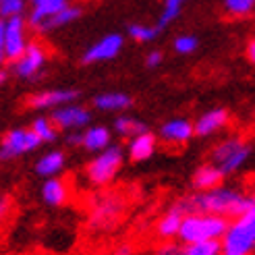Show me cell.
Returning <instances> with one entry per match:
<instances>
[{
	"label": "cell",
	"mask_w": 255,
	"mask_h": 255,
	"mask_svg": "<svg viewBox=\"0 0 255 255\" xmlns=\"http://www.w3.org/2000/svg\"><path fill=\"white\" fill-rule=\"evenodd\" d=\"M42 145L40 137H37L31 127H19V129H10L0 137V162H12L23 156L31 154Z\"/></svg>",
	"instance_id": "6"
},
{
	"label": "cell",
	"mask_w": 255,
	"mask_h": 255,
	"mask_svg": "<svg viewBox=\"0 0 255 255\" xmlns=\"http://www.w3.org/2000/svg\"><path fill=\"white\" fill-rule=\"evenodd\" d=\"M27 10V0H0V17L12 19V17H23Z\"/></svg>",
	"instance_id": "29"
},
{
	"label": "cell",
	"mask_w": 255,
	"mask_h": 255,
	"mask_svg": "<svg viewBox=\"0 0 255 255\" xmlns=\"http://www.w3.org/2000/svg\"><path fill=\"white\" fill-rule=\"evenodd\" d=\"M228 222L231 220L218 214L191 212V214H185L176 239L183 245L201 243V241H220L228 228Z\"/></svg>",
	"instance_id": "3"
},
{
	"label": "cell",
	"mask_w": 255,
	"mask_h": 255,
	"mask_svg": "<svg viewBox=\"0 0 255 255\" xmlns=\"http://www.w3.org/2000/svg\"><path fill=\"white\" fill-rule=\"evenodd\" d=\"M245 56H247V60L251 62V65H255V37H251V40L247 42V46H245Z\"/></svg>",
	"instance_id": "38"
},
{
	"label": "cell",
	"mask_w": 255,
	"mask_h": 255,
	"mask_svg": "<svg viewBox=\"0 0 255 255\" xmlns=\"http://www.w3.org/2000/svg\"><path fill=\"white\" fill-rule=\"evenodd\" d=\"M154 255H187V247L181 243V241H162V243L156 247Z\"/></svg>",
	"instance_id": "32"
},
{
	"label": "cell",
	"mask_w": 255,
	"mask_h": 255,
	"mask_svg": "<svg viewBox=\"0 0 255 255\" xmlns=\"http://www.w3.org/2000/svg\"><path fill=\"white\" fill-rule=\"evenodd\" d=\"M4 31H6V19L0 17V65L6 60V54H4Z\"/></svg>",
	"instance_id": "36"
},
{
	"label": "cell",
	"mask_w": 255,
	"mask_h": 255,
	"mask_svg": "<svg viewBox=\"0 0 255 255\" xmlns=\"http://www.w3.org/2000/svg\"><path fill=\"white\" fill-rule=\"evenodd\" d=\"M220 255H255V206L228 222L220 239Z\"/></svg>",
	"instance_id": "4"
},
{
	"label": "cell",
	"mask_w": 255,
	"mask_h": 255,
	"mask_svg": "<svg viewBox=\"0 0 255 255\" xmlns=\"http://www.w3.org/2000/svg\"><path fill=\"white\" fill-rule=\"evenodd\" d=\"M67 166V154L62 149H48L44 154L35 160L33 170L37 176L42 178H52L58 176Z\"/></svg>",
	"instance_id": "17"
},
{
	"label": "cell",
	"mask_w": 255,
	"mask_h": 255,
	"mask_svg": "<svg viewBox=\"0 0 255 255\" xmlns=\"http://www.w3.org/2000/svg\"><path fill=\"white\" fill-rule=\"evenodd\" d=\"M164 62V54H162V50H151V52H147L145 54V67L149 69V71H154V69H158L160 65Z\"/></svg>",
	"instance_id": "33"
},
{
	"label": "cell",
	"mask_w": 255,
	"mask_h": 255,
	"mask_svg": "<svg viewBox=\"0 0 255 255\" xmlns=\"http://www.w3.org/2000/svg\"><path fill=\"white\" fill-rule=\"evenodd\" d=\"M197 48H199V40L195 35H191V33H181V35H176L172 40V50L176 54H181V56L193 54Z\"/></svg>",
	"instance_id": "28"
},
{
	"label": "cell",
	"mask_w": 255,
	"mask_h": 255,
	"mask_svg": "<svg viewBox=\"0 0 255 255\" xmlns=\"http://www.w3.org/2000/svg\"><path fill=\"white\" fill-rule=\"evenodd\" d=\"M125 208V201L117 193H104L92 203L89 210V226L96 231H108L121 220V214Z\"/></svg>",
	"instance_id": "8"
},
{
	"label": "cell",
	"mask_w": 255,
	"mask_h": 255,
	"mask_svg": "<svg viewBox=\"0 0 255 255\" xmlns=\"http://www.w3.org/2000/svg\"><path fill=\"white\" fill-rule=\"evenodd\" d=\"M112 255H135V251H133V247L129 243H121V245L114 247Z\"/></svg>",
	"instance_id": "37"
},
{
	"label": "cell",
	"mask_w": 255,
	"mask_h": 255,
	"mask_svg": "<svg viewBox=\"0 0 255 255\" xmlns=\"http://www.w3.org/2000/svg\"><path fill=\"white\" fill-rule=\"evenodd\" d=\"M81 15H83V6L71 2L69 6H65L62 10H58L56 15H52L50 19H46L44 23H40L33 31H35L37 35L54 33V31H58V29H62V27H67V25H71V23H75V21H79Z\"/></svg>",
	"instance_id": "15"
},
{
	"label": "cell",
	"mask_w": 255,
	"mask_h": 255,
	"mask_svg": "<svg viewBox=\"0 0 255 255\" xmlns=\"http://www.w3.org/2000/svg\"><path fill=\"white\" fill-rule=\"evenodd\" d=\"M193 137H195L193 121L183 119V117H176V119H170L166 123H162L160 131H158V139L166 147H183Z\"/></svg>",
	"instance_id": "13"
},
{
	"label": "cell",
	"mask_w": 255,
	"mask_h": 255,
	"mask_svg": "<svg viewBox=\"0 0 255 255\" xmlns=\"http://www.w3.org/2000/svg\"><path fill=\"white\" fill-rule=\"evenodd\" d=\"M222 8L228 17L245 19L255 10V0H222Z\"/></svg>",
	"instance_id": "27"
},
{
	"label": "cell",
	"mask_w": 255,
	"mask_h": 255,
	"mask_svg": "<svg viewBox=\"0 0 255 255\" xmlns=\"http://www.w3.org/2000/svg\"><path fill=\"white\" fill-rule=\"evenodd\" d=\"M125 48V35L121 33H108L104 37H100L98 42H94L89 46L83 56L81 62L83 65H100V62H108L114 60Z\"/></svg>",
	"instance_id": "11"
},
{
	"label": "cell",
	"mask_w": 255,
	"mask_h": 255,
	"mask_svg": "<svg viewBox=\"0 0 255 255\" xmlns=\"http://www.w3.org/2000/svg\"><path fill=\"white\" fill-rule=\"evenodd\" d=\"M249 195H251V199H253V203H255V187L251 189V193H249Z\"/></svg>",
	"instance_id": "41"
},
{
	"label": "cell",
	"mask_w": 255,
	"mask_h": 255,
	"mask_svg": "<svg viewBox=\"0 0 255 255\" xmlns=\"http://www.w3.org/2000/svg\"><path fill=\"white\" fill-rule=\"evenodd\" d=\"M253 154L255 147L249 139L243 135H228L210 149V162L216 164L224 176H233L247 166Z\"/></svg>",
	"instance_id": "2"
},
{
	"label": "cell",
	"mask_w": 255,
	"mask_h": 255,
	"mask_svg": "<svg viewBox=\"0 0 255 255\" xmlns=\"http://www.w3.org/2000/svg\"><path fill=\"white\" fill-rule=\"evenodd\" d=\"M158 141L160 139L154 133H149V131L139 133L127 141V156H129L131 162H145L156 154Z\"/></svg>",
	"instance_id": "16"
},
{
	"label": "cell",
	"mask_w": 255,
	"mask_h": 255,
	"mask_svg": "<svg viewBox=\"0 0 255 255\" xmlns=\"http://www.w3.org/2000/svg\"><path fill=\"white\" fill-rule=\"evenodd\" d=\"M40 195H42L46 206L60 208V206H65L67 199H69V185H67L65 178H60V176L46 178L44 185H42Z\"/></svg>",
	"instance_id": "23"
},
{
	"label": "cell",
	"mask_w": 255,
	"mask_h": 255,
	"mask_svg": "<svg viewBox=\"0 0 255 255\" xmlns=\"http://www.w3.org/2000/svg\"><path fill=\"white\" fill-rule=\"evenodd\" d=\"M29 15H27V23L31 31L37 27L40 23H44L46 19H50L52 15H56L58 10H62L65 6H69V0H29Z\"/></svg>",
	"instance_id": "19"
},
{
	"label": "cell",
	"mask_w": 255,
	"mask_h": 255,
	"mask_svg": "<svg viewBox=\"0 0 255 255\" xmlns=\"http://www.w3.org/2000/svg\"><path fill=\"white\" fill-rule=\"evenodd\" d=\"M108 145H112V129H108L106 125H89L87 129H83L81 149L89 154H98Z\"/></svg>",
	"instance_id": "20"
},
{
	"label": "cell",
	"mask_w": 255,
	"mask_h": 255,
	"mask_svg": "<svg viewBox=\"0 0 255 255\" xmlns=\"http://www.w3.org/2000/svg\"><path fill=\"white\" fill-rule=\"evenodd\" d=\"M174 206L185 212H203V214H218L224 218H237V216L245 214L251 210L255 203L249 193L235 187H226L224 183L220 187H214L208 191H195L181 199L174 201Z\"/></svg>",
	"instance_id": "1"
},
{
	"label": "cell",
	"mask_w": 255,
	"mask_h": 255,
	"mask_svg": "<svg viewBox=\"0 0 255 255\" xmlns=\"http://www.w3.org/2000/svg\"><path fill=\"white\" fill-rule=\"evenodd\" d=\"M187 255H220V241H201V243L185 245Z\"/></svg>",
	"instance_id": "31"
},
{
	"label": "cell",
	"mask_w": 255,
	"mask_h": 255,
	"mask_svg": "<svg viewBox=\"0 0 255 255\" xmlns=\"http://www.w3.org/2000/svg\"><path fill=\"white\" fill-rule=\"evenodd\" d=\"M162 31L158 29V25H145V23H131L127 27V35L137 44H149L154 42Z\"/></svg>",
	"instance_id": "26"
},
{
	"label": "cell",
	"mask_w": 255,
	"mask_h": 255,
	"mask_svg": "<svg viewBox=\"0 0 255 255\" xmlns=\"http://www.w3.org/2000/svg\"><path fill=\"white\" fill-rule=\"evenodd\" d=\"M79 100V92L71 87H54V89H44L29 96L27 100V108L37 110V112H52L54 108H60L65 104Z\"/></svg>",
	"instance_id": "12"
},
{
	"label": "cell",
	"mask_w": 255,
	"mask_h": 255,
	"mask_svg": "<svg viewBox=\"0 0 255 255\" xmlns=\"http://www.w3.org/2000/svg\"><path fill=\"white\" fill-rule=\"evenodd\" d=\"M10 210H12V199L8 195H2L0 197V222H4L8 218Z\"/></svg>",
	"instance_id": "34"
},
{
	"label": "cell",
	"mask_w": 255,
	"mask_h": 255,
	"mask_svg": "<svg viewBox=\"0 0 255 255\" xmlns=\"http://www.w3.org/2000/svg\"><path fill=\"white\" fill-rule=\"evenodd\" d=\"M183 218H185V212H181V210L174 206V203H170V208L156 220L154 231H156L158 239H162V241H172V239H176V237H178V231H181Z\"/></svg>",
	"instance_id": "18"
},
{
	"label": "cell",
	"mask_w": 255,
	"mask_h": 255,
	"mask_svg": "<svg viewBox=\"0 0 255 255\" xmlns=\"http://www.w3.org/2000/svg\"><path fill=\"white\" fill-rule=\"evenodd\" d=\"M6 79H8V73H6L4 69H0V85H4Z\"/></svg>",
	"instance_id": "39"
},
{
	"label": "cell",
	"mask_w": 255,
	"mask_h": 255,
	"mask_svg": "<svg viewBox=\"0 0 255 255\" xmlns=\"http://www.w3.org/2000/svg\"><path fill=\"white\" fill-rule=\"evenodd\" d=\"M29 127H31V131L40 137L42 143H54L58 139V133H60V129L54 125V121L50 117H44V114L42 117H35Z\"/></svg>",
	"instance_id": "25"
},
{
	"label": "cell",
	"mask_w": 255,
	"mask_h": 255,
	"mask_svg": "<svg viewBox=\"0 0 255 255\" xmlns=\"http://www.w3.org/2000/svg\"><path fill=\"white\" fill-rule=\"evenodd\" d=\"M81 139H83V131H71L67 133V145L69 147H81Z\"/></svg>",
	"instance_id": "35"
},
{
	"label": "cell",
	"mask_w": 255,
	"mask_h": 255,
	"mask_svg": "<svg viewBox=\"0 0 255 255\" xmlns=\"http://www.w3.org/2000/svg\"><path fill=\"white\" fill-rule=\"evenodd\" d=\"M133 106V98L125 92H104L94 98V108L100 112H112V114H123Z\"/></svg>",
	"instance_id": "22"
},
{
	"label": "cell",
	"mask_w": 255,
	"mask_h": 255,
	"mask_svg": "<svg viewBox=\"0 0 255 255\" xmlns=\"http://www.w3.org/2000/svg\"><path fill=\"white\" fill-rule=\"evenodd\" d=\"M50 60V50L42 40H31L29 46L25 48V52L12 62V73L19 79L25 81H33L42 75Z\"/></svg>",
	"instance_id": "7"
},
{
	"label": "cell",
	"mask_w": 255,
	"mask_h": 255,
	"mask_svg": "<svg viewBox=\"0 0 255 255\" xmlns=\"http://www.w3.org/2000/svg\"><path fill=\"white\" fill-rule=\"evenodd\" d=\"M125 156H127V149L112 143L106 149L98 151V154L85 164V181L92 185V187H108L117 174L121 172L123 164H125Z\"/></svg>",
	"instance_id": "5"
},
{
	"label": "cell",
	"mask_w": 255,
	"mask_h": 255,
	"mask_svg": "<svg viewBox=\"0 0 255 255\" xmlns=\"http://www.w3.org/2000/svg\"><path fill=\"white\" fill-rule=\"evenodd\" d=\"M224 178H226L224 172L216 166V164L206 162L195 168L193 176H191V185H193L195 191H208L214 187H220L224 183Z\"/></svg>",
	"instance_id": "21"
},
{
	"label": "cell",
	"mask_w": 255,
	"mask_h": 255,
	"mask_svg": "<svg viewBox=\"0 0 255 255\" xmlns=\"http://www.w3.org/2000/svg\"><path fill=\"white\" fill-rule=\"evenodd\" d=\"M29 23L25 17H12L6 19V31H4V54L6 60L15 62L23 52L25 48L29 46Z\"/></svg>",
	"instance_id": "10"
},
{
	"label": "cell",
	"mask_w": 255,
	"mask_h": 255,
	"mask_svg": "<svg viewBox=\"0 0 255 255\" xmlns=\"http://www.w3.org/2000/svg\"><path fill=\"white\" fill-rule=\"evenodd\" d=\"M50 119H52L54 125L65 133L83 131L89 127V123H92V110L77 104V102H71V104L54 108L50 112Z\"/></svg>",
	"instance_id": "9"
},
{
	"label": "cell",
	"mask_w": 255,
	"mask_h": 255,
	"mask_svg": "<svg viewBox=\"0 0 255 255\" xmlns=\"http://www.w3.org/2000/svg\"><path fill=\"white\" fill-rule=\"evenodd\" d=\"M195 125V137H212L216 133L224 131L231 125V112L226 108H210L193 121Z\"/></svg>",
	"instance_id": "14"
},
{
	"label": "cell",
	"mask_w": 255,
	"mask_h": 255,
	"mask_svg": "<svg viewBox=\"0 0 255 255\" xmlns=\"http://www.w3.org/2000/svg\"><path fill=\"white\" fill-rule=\"evenodd\" d=\"M164 2H172V4H181L183 6V2H187V0H164Z\"/></svg>",
	"instance_id": "40"
},
{
	"label": "cell",
	"mask_w": 255,
	"mask_h": 255,
	"mask_svg": "<svg viewBox=\"0 0 255 255\" xmlns=\"http://www.w3.org/2000/svg\"><path fill=\"white\" fill-rule=\"evenodd\" d=\"M112 131L117 133L119 137H125V139H131L139 133L147 131V127L143 121H139L135 117H129V114H119L117 119L112 123Z\"/></svg>",
	"instance_id": "24"
},
{
	"label": "cell",
	"mask_w": 255,
	"mask_h": 255,
	"mask_svg": "<svg viewBox=\"0 0 255 255\" xmlns=\"http://www.w3.org/2000/svg\"><path fill=\"white\" fill-rule=\"evenodd\" d=\"M181 4H172V2H164V8H162V12H160V17H158V29L160 31H164L168 27V25H172L176 19H178V15H181Z\"/></svg>",
	"instance_id": "30"
}]
</instances>
